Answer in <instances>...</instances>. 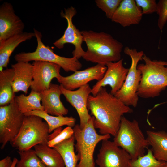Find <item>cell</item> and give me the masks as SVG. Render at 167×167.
Here are the masks:
<instances>
[{
    "instance_id": "6da1fadb",
    "label": "cell",
    "mask_w": 167,
    "mask_h": 167,
    "mask_svg": "<svg viewBox=\"0 0 167 167\" xmlns=\"http://www.w3.org/2000/svg\"><path fill=\"white\" fill-rule=\"evenodd\" d=\"M87 108L94 117L95 128L99 129L101 135L109 134L114 137L118 131L123 115L133 112L104 87L101 88L96 96L89 95Z\"/></svg>"
},
{
    "instance_id": "7a4b0ae2",
    "label": "cell",
    "mask_w": 167,
    "mask_h": 167,
    "mask_svg": "<svg viewBox=\"0 0 167 167\" xmlns=\"http://www.w3.org/2000/svg\"><path fill=\"white\" fill-rule=\"evenodd\" d=\"M81 32L87 48L82 57L85 60L106 66L121 59L123 45L111 35L92 30Z\"/></svg>"
},
{
    "instance_id": "3957f363",
    "label": "cell",
    "mask_w": 167,
    "mask_h": 167,
    "mask_svg": "<svg viewBox=\"0 0 167 167\" xmlns=\"http://www.w3.org/2000/svg\"><path fill=\"white\" fill-rule=\"evenodd\" d=\"M142 59L144 63L137 66L141 74L137 95L144 98L158 96L167 87V62L152 60L145 54Z\"/></svg>"
},
{
    "instance_id": "277c9868",
    "label": "cell",
    "mask_w": 167,
    "mask_h": 167,
    "mask_svg": "<svg viewBox=\"0 0 167 167\" xmlns=\"http://www.w3.org/2000/svg\"><path fill=\"white\" fill-rule=\"evenodd\" d=\"M94 117L91 116L83 128L78 124L73 127L76 141L75 147L79 157L76 167H96L93 155L96 145L101 141L111 137L110 135L98 134L94 127Z\"/></svg>"
},
{
    "instance_id": "5b68a950",
    "label": "cell",
    "mask_w": 167,
    "mask_h": 167,
    "mask_svg": "<svg viewBox=\"0 0 167 167\" xmlns=\"http://www.w3.org/2000/svg\"><path fill=\"white\" fill-rule=\"evenodd\" d=\"M49 134L48 124L41 118L24 115L19 133L10 143L19 151H23L38 144H48L50 140Z\"/></svg>"
},
{
    "instance_id": "8992f818",
    "label": "cell",
    "mask_w": 167,
    "mask_h": 167,
    "mask_svg": "<svg viewBox=\"0 0 167 167\" xmlns=\"http://www.w3.org/2000/svg\"><path fill=\"white\" fill-rule=\"evenodd\" d=\"M113 141L126 152L133 160L144 155L145 149L149 146L138 122L131 121L123 116Z\"/></svg>"
},
{
    "instance_id": "52a82bcc",
    "label": "cell",
    "mask_w": 167,
    "mask_h": 167,
    "mask_svg": "<svg viewBox=\"0 0 167 167\" xmlns=\"http://www.w3.org/2000/svg\"><path fill=\"white\" fill-rule=\"evenodd\" d=\"M34 31L37 41L36 49L33 52H23L16 54L14 58L17 62H29L32 61L48 62L58 65L66 72H74L81 69L82 65L77 58L73 56L68 58L57 55L43 43L41 32L35 29Z\"/></svg>"
},
{
    "instance_id": "ba28073f",
    "label": "cell",
    "mask_w": 167,
    "mask_h": 167,
    "mask_svg": "<svg viewBox=\"0 0 167 167\" xmlns=\"http://www.w3.org/2000/svg\"><path fill=\"white\" fill-rule=\"evenodd\" d=\"M124 52L131 58V64L123 85L114 96L126 105L136 107L139 100L137 92L141 78L137 66L145 54L143 51H138L136 49L128 47L125 48Z\"/></svg>"
},
{
    "instance_id": "9c48e42d",
    "label": "cell",
    "mask_w": 167,
    "mask_h": 167,
    "mask_svg": "<svg viewBox=\"0 0 167 167\" xmlns=\"http://www.w3.org/2000/svg\"><path fill=\"white\" fill-rule=\"evenodd\" d=\"M15 95L8 105L0 107V143L4 148L18 135L22 125L24 114L19 110Z\"/></svg>"
},
{
    "instance_id": "30bf717a",
    "label": "cell",
    "mask_w": 167,
    "mask_h": 167,
    "mask_svg": "<svg viewBox=\"0 0 167 167\" xmlns=\"http://www.w3.org/2000/svg\"><path fill=\"white\" fill-rule=\"evenodd\" d=\"M64 11H61L60 16L66 20L67 27L62 36L56 40L53 45L58 49H62L65 44H72L75 47L72 52L73 56L79 59L82 57L85 51L82 47L84 40L81 32L77 28L72 22V18L76 14L77 11L73 6L64 9Z\"/></svg>"
},
{
    "instance_id": "8fae6325",
    "label": "cell",
    "mask_w": 167,
    "mask_h": 167,
    "mask_svg": "<svg viewBox=\"0 0 167 167\" xmlns=\"http://www.w3.org/2000/svg\"><path fill=\"white\" fill-rule=\"evenodd\" d=\"M131 159L125 150L106 139L102 141L95 162L99 167H128Z\"/></svg>"
},
{
    "instance_id": "7c38bea8",
    "label": "cell",
    "mask_w": 167,
    "mask_h": 167,
    "mask_svg": "<svg viewBox=\"0 0 167 167\" xmlns=\"http://www.w3.org/2000/svg\"><path fill=\"white\" fill-rule=\"evenodd\" d=\"M106 66L107 69L103 77L92 88L93 96H96L101 88L107 85L111 88L110 93L114 95L121 88L125 80L129 68L123 66V59L117 62H109Z\"/></svg>"
},
{
    "instance_id": "4fadbf2b",
    "label": "cell",
    "mask_w": 167,
    "mask_h": 167,
    "mask_svg": "<svg viewBox=\"0 0 167 167\" xmlns=\"http://www.w3.org/2000/svg\"><path fill=\"white\" fill-rule=\"evenodd\" d=\"M107 69L106 66L97 64L82 71H76L67 76L61 75L57 80L66 89L74 90L91 81H99L103 77Z\"/></svg>"
},
{
    "instance_id": "5bb4252c",
    "label": "cell",
    "mask_w": 167,
    "mask_h": 167,
    "mask_svg": "<svg viewBox=\"0 0 167 167\" xmlns=\"http://www.w3.org/2000/svg\"><path fill=\"white\" fill-rule=\"evenodd\" d=\"M33 80L31 90L41 93L49 88L52 79H58L61 75V67L58 65L47 62L36 61L32 64Z\"/></svg>"
},
{
    "instance_id": "9a60e30c",
    "label": "cell",
    "mask_w": 167,
    "mask_h": 167,
    "mask_svg": "<svg viewBox=\"0 0 167 167\" xmlns=\"http://www.w3.org/2000/svg\"><path fill=\"white\" fill-rule=\"evenodd\" d=\"M60 85L62 94L76 110L79 118V126L83 128L91 117L88 113L87 102L88 97L92 93V88L87 84L76 90H70Z\"/></svg>"
},
{
    "instance_id": "2e32d148",
    "label": "cell",
    "mask_w": 167,
    "mask_h": 167,
    "mask_svg": "<svg viewBox=\"0 0 167 167\" xmlns=\"http://www.w3.org/2000/svg\"><path fill=\"white\" fill-rule=\"evenodd\" d=\"M24 24L15 13L12 5L5 2L0 6V42L23 33Z\"/></svg>"
},
{
    "instance_id": "e0dca14e",
    "label": "cell",
    "mask_w": 167,
    "mask_h": 167,
    "mask_svg": "<svg viewBox=\"0 0 167 167\" xmlns=\"http://www.w3.org/2000/svg\"><path fill=\"white\" fill-rule=\"evenodd\" d=\"M143 15L135 0H122L111 19L125 27L139 24Z\"/></svg>"
},
{
    "instance_id": "ac0fdd59",
    "label": "cell",
    "mask_w": 167,
    "mask_h": 167,
    "mask_svg": "<svg viewBox=\"0 0 167 167\" xmlns=\"http://www.w3.org/2000/svg\"><path fill=\"white\" fill-rule=\"evenodd\" d=\"M40 93L41 105L45 112L54 116H64L68 113V109L60 100L62 94L60 85L51 83L49 89Z\"/></svg>"
},
{
    "instance_id": "d6986e66",
    "label": "cell",
    "mask_w": 167,
    "mask_h": 167,
    "mask_svg": "<svg viewBox=\"0 0 167 167\" xmlns=\"http://www.w3.org/2000/svg\"><path fill=\"white\" fill-rule=\"evenodd\" d=\"M14 71L12 83L13 92L22 91L26 95L33 79V66L29 62H17L12 64Z\"/></svg>"
},
{
    "instance_id": "ffe728a7",
    "label": "cell",
    "mask_w": 167,
    "mask_h": 167,
    "mask_svg": "<svg viewBox=\"0 0 167 167\" xmlns=\"http://www.w3.org/2000/svg\"><path fill=\"white\" fill-rule=\"evenodd\" d=\"M34 37V32H24L0 42V71L7 67L10 57L15 49L21 43Z\"/></svg>"
},
{
    "instance_id": "44dd1931",
    "label": "cell",
    "mask_w": 167,
    "mask_h": 167,
    "mask_svg": "<svg viewBox=\"0 0 167 167\" xmlns=\"http://www.w3.org/2000/svg\"><path fill=\"white\" fill-rule=\"evenodd\" d=\"M146 139L157 160L167 162V132L164 131H146Z\"/></svg>"
},
{
    "instance_id": "7402d4cb",
    "label": "cell",
    "mask_w": 167,
    "mask_h": 167,
    "mask_svg": "<svg viewBox=\"0 0 167 167\" xmlns=\"http://www.w3.org/2000/svg\"><path fill=\"white\" fill-rule=\"evenodd\" d=\"M37 156L46 167H65L60 153L48 144H40L34 147Z\"/></svg>"
},
{
    "instance_id": "603a6c76",
    "label": "cell",
    "mask_w": 167,
    "mask_h": 167,
    "mask_svg": "<svg viewBox=\"0 0 167 167\" xmlns=\"http://www.w3.org/2000/svg\"><path fill=\"white\" fill-rule=\"evenodd\" d=\"M24 114L25 116H37L45 120L48 126L49 134L63 126L66 125L72 128L75 125L76 120L72 117L53 116L44 110H34L27 112Z\"/></svg>"
},
{
    "instance_id": "cb8c5ba5",
    "label": "cell",
    "mask_w": 167,
    "mask_h": 167,
    "mask_svg": "<svg viewBox=\"0 0 167 167\" xmlns=\"http://www.w3.org/2000/svg\"><path fill=\"white\" fill-rule=\"evenodd\" d=\"M14 71L12 68H7L0 71V105H8L15 95L12 83Z\"/></svg>"
},
{
    "instance_id": "d4e9b609",
    "label": "cell",
    "mask_w": 167,
    "mask_h": 167,
    "mask_svg": "<svg viewBox=\"0 0 167 167\" xmlns=\"http://www.w3.org/2000/svg\"><path fill=\"white\" fill-rule=\"evenodd\" d=\"M75 141L73 135L53 147L61 155L66 167H76L78 162L79 160V156L75 152Z\"/></svg>"
},
{
    "instance_id": "484cf974",
    "label": "cell",
    "mask_w": 167,
    "mask_h": 167,
    "mask_svg": "<svg viewBox=\"0 0 167 167\" xmlns=\"http://www.w3.org/2000/svg\"><path fill=\"white\" fill-rule=\"evenodd\" d=\"M15 100L19 109L24 114L34 110H44L41 103L40 93L33 90L27 96L23 94L15 96Z\"/></svg>"
},
{
    "instance_id": "4316f807",
    "label": "cell",
    "mask_w": 167,
    "mask_h": 167,
    "mask_svg": "<svg viewBox=\"0 0 167 167\" xmlns=\"http://www.w3.org/2000/svg\"><path fill=\"white\" fill-rule=\"evenodd\" d=\"M128 167H167V162L157 160L152 150L148 149L147 153L135 160H131Z\"/></svg>"
},
{
    "instance_id": "83f0119b",
    "label": "cell",
    "mask_w": 167,
    "mask_h": 167,
    "mask_svg": "<svg viewBox=\"0 0 167 167\" xmlns=\"http://www.w3.org/2000/svg\"><path fill=\"white\" fill-rule=\"evenodd\" d=\"M20 160L15 167H46L42 162L36 153L32 149L18 151Z\"/></svg>"
},
{
    "instance_id": "f1b7e54d",
    "label": "cell",
    "mask_w": 167,
    "mask_h": 167,
    "mask_svg": "<svg viewBox=\"0 0 167 167\" xmlns=\"http://www.w3.org/2000/svg\"><path fill=\"white\" fill-rule=\"evenodd\" d=\"M122 0H96V5L105 14L107 18L111 19L120 5Z\"/></svg>"
},
{
    "instance_id": "f546056e",
    "label": "cell",
    "mask_w": 167,
    "mask_h": 167,
    "mask_svg": "<svg viewBox=\"0 0 167 167\" xmlns=\"http://www.w3.org/2000/svg\"><path fill=\"white\" fill-rule=\"evenodd\" d=\"M158 15L157 25L162 31L167 22V0H160L156 12Z\"/></svg>"
},
{
    "instance_id": "4dcf8cb0",
    "label": "cell",
    "mask_w": 167,
    "mask_h": 167,
    "mask_svg": "<svg viewBox=\"0 0 167 167\" xmlns=\"http://www.w3.org/2000/svg\"><path fill=\"white\" fill-rule=\"evenodd\" d=\"M72 127L67 126L62 130L58 135L48 142V146L53 148L55 145L69 139L74 135Z\"/></svg>"
},
{
    "instance_id": "1f68e13d",
    "label": "cell",
    "mask_w": 167,
    "mask_h": 167,
    "mask_svg": "<svg viewBox=\"0 0 167 167\" xmlns=\"http://www.w3.org/2000/svg\"><path fill=\"white\" fill-rule=\"evenodd\" d=\"M137 5L142 9L143 14L156 12L157 3L155 0H135Z\"/></svg>"
},
{
    "instance_id": "d6a6232c",
    "label": "cell",
    "mask_w": 167,
    "mask_h": 167,
    "mask_svg": "<svg viewBox=\"0 0 167 167\" xmlns=\"http://www.w3.org/2000/svg\"><path fill=\"white\" fill-rule=\"evenodd\" d=\"M12 163L11 157L7 156L0 161V167H11Z\"/></svg>"
},
{
    "instance_id": "836d02e7",
    "label": "cell",
    "mask_w": 167,
    "mask_h": 167,
    "mask_svg": "<svg viewBox=\"0 0 167 167\" xmlns=\"http://www.w3.org/2000/svg\"><path fill=\"white\" fill-rule=\"evenodd\" d=\"M18 161L17 158H14L13 160V163L11 167H15Z\"/></svg>"
}]
</instances>
